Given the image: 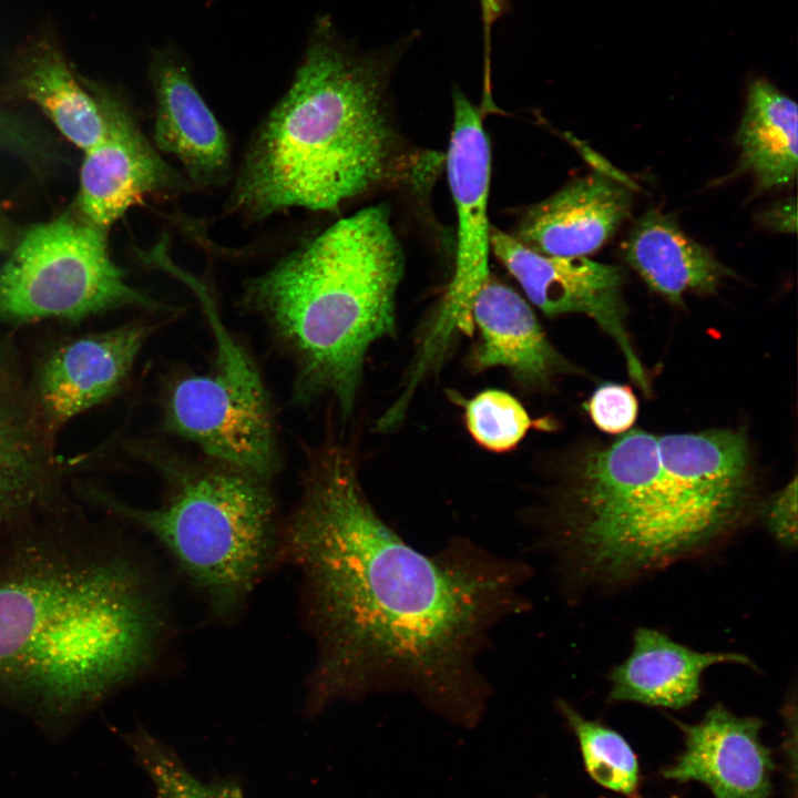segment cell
Wrapping results in <instances>:
<instances>
[{"label":"cell","instance_id":"obj_1","mask_svg":"<svg viewBox=\"0 0 798 798\" xmlns=\"http://www.w3.org/2000/svg\"><path fill=\"white\" fill-rule=\"evenodd\" d=\"M279 559L303 579L317 647L311 710L406 693L453 724L479 723L491 695L479 658L493 630L528 606L523 561L462 538L422 553L375 511L338 447L311 462Z\"/></svg>","mask_w":798,"mask_h":798},{"label":"cell","instance_id":"obj_2","mask_svg":"<svg viewBox=\"0 0 798 798\" xmlns=\"http://www.w3.org/2000/svg\"><path fill=\"white\" fill-rule=\"evenodd\" d=\"M165 621L144 561L71 502L0 533V700L80 715L151 669Z\"/></svg>","mask_w":798,"mask_h":798},{"label":"cell","instance_id":"obj_3","mask_svg":"<svg viewBox=\"0 0 798 798\" xmlns=\"http://www.w3.org/2000/svg\"><path fill=\"white\" fill-rule=\"evenodd\" d=\"M751 498L744 433L634 429L581 461L550 539L574 574L630 580L715 544L741 523Z\"/></svg>","mask_w":798,"mask_h":798},{"label":"cell","instance_id":"obj_4","mask_svg":"<svg viewBox=\"0 0 798 798\" xmlns=\"http://www.w3.org/2000/svg\"><path fill=\"white\" fill-rule=\"evenodd\" d=\"M400 45L361 52L317 20L294 80L258 126L225 213L249 221L289 208L331 212L388 180L399 137L387 103Z\"/></svg>","mask_w":798,"mask_h":798},{"label":"cell","instance_id":"obj_5","mask_svg":"<svg viewBox=\"0 0 798 798\" xmlns=\"http://www.w3.org/2000/svg\"><path fill=\"white\" fill-rule=\"evenodd\" d=\"M405 257L386 204L341 218L246 284L297 367L301 399L329 395L351 413L369 348L396 329Z\"/></svg>","mask_w":798,"mask_h":798},{"label":"cell","instance_id":"obj_6","mask_svg":"<svg viewBox=\"0 0 798 798\" xmlns=\"http://www.w3.org/2000/svg\"><path fill=\"white\" fill-rule=\"evenodd\" d=\"M166 493L156 508L132 507L96 487L80 495L150 534L218 617L234 615L279 559L280 528L267 480L214 462L164 467Z\"/></svg>","mask_w":798,"mask_h":798},{"label":"cell","instance_id":"obj_7","mask_svg":"<svg viewBox=\"0 0 798 798\" xmlns=\"http://www.w3.org/2000/svg\"><path fill=\"white\" fill-rule=\"evenodd\" d=\"M121 308L162 304L127 283L106 231L74 211L28 228L0 268V319L9 324L80 323Z\"/></svg>","mask_w":798,"mask_h":798},{"label":"cell","instance_id":"obj_8","mask_svg":"<svg viewBox=\"0 0 798 798\" xmlns=\"http://www.w3.org/2000/svg\"><path fill=\"white\" fill-rule=\"evenodd\" d=\"M212 328L213 370L175 380L164 428L198 446L214 462L268 480L278 464L269 399L256 365L231 335L204 284L194 288Z\"/></svg>","mask_w":798,"mask_h":798},{"label":"cell","instance_id":"obj_9","mask_svg":"<svg viewBox=\"0 0 798 798\" xmlns=\"http://www.w3.org/2000/svg\"><path fill=\"white\" fill-rule=\"evenodd\" d=\"M446 161L458 222L456 267L413 361L423 372L439 364L458 331L473 328L472 301L490 276V143L478 108L460 90L453 93V125Z\"/></svg>","mask_w":798,"mask_h":798},{"label":"cell","instance_id":"obj_10","mask_svg":"<svg viewBox=\"0 0 798 798\" xmlns=\"http://www.w3.org/2000/svg\"><path fill=\"white\" fill-rule=\"evenodd\" d=\"M490 246L531 304L551 317L583 314L592 318L620 347L633 381L645 395L651 391L626 330L622 267L584 256L544 255L494 227Z\"/></svg>","mask_w":798,"mask_h":798},{"label":"cell","instance_id":"obj_11","mask_svg":"<svg viewBox=\"0 0 798 798\" xmlns=\"http://www.w3.org/2000/svg\"><path fill=\"white\" fill-rule=\"evenodd\" d=\"M104 117L102 140L84 151L74 212L108 231L129 208L151 195H173L191 183L166 163L113 89L84 79Z\"/></svg>","mask_w":798,"mask_h":798},{"label":"cell","instance_id":"obj_12","mask_svg":"<svg viewBox=\"0 0 798 798\" xmlns=\"http://www.w3.org/2000/svg\"><path fill=\"white\" fill-rule=\"evenodd\" d=\"M54 437L29 376L0 344V533L68 499Z\"/></svg>","mask_w":798,"mask_h":798},{"label":"cell","instance_id":"obj_13","mask_svg":"<svg viewBox=\"0 0 798 798\" xmlns=\"http://www.w3.org/2000/svg\"><path fill=\"white\" fill-rule=\"evenodd\" d=\"M155 330L146 321L66 338L49 348L29 376L32 393L50 430L115 397Z\"/></svg>","mask_w":798,"mask_h":798},{"label":"cell","instance_id":"obj_14","mask_svg":"<svg viewBox=\"0 0 798 798\" xmlns=\"http://www.w3.org/2000/svg\"><path fill=\"white\" fill-rule=\"evenodd\" d=\"M684 749L662 776L697 781L715 798H770L774 760L760 738L763 722L716 704L695 724L675 720Z\"/></svg>","mask_w":798,"mask_h":798},{"label":"cell","instance_id":"obj_15","mask_svg":"<svg viewBox=\"0 0 798 798\" xmlns=\"http://www.w3.org/2000/svg\"><path fill=\"white\" fill-rule=\"evenodd\" d=\"M150 75L155 146L178 161L192 186L225 185L231 176L229 142L195 86L184 58L173 48L157 50Z\"/></svg>","mask_w":798,"mask_h":798},{"label":"cell","instance_id":"obj_16","mask_svg":"<svg viewBox=\"0 0 798 798\" xmlns=\"http://www.w3.org/2000/svg\"><path fill=\"white\" fill-rule=\"evenodd\" d=\"M631 207L627 187L605 174L593 173L531 206L514 237L544 255L586 257L616 233Z\"/></svg>","mask_w":798,"mask_h":798},{"label":"cell","instance_id":"obj_17","mask_svg":"<svg viewBox=\"0 0 798 798\" xmlns=\"http://www.w3.org/2000/svg\"><path fill=\"white\" fill-rule=\"evenodd\" d=\"M471 320L480 335L473 356L478 370L505 368L528 390L541 389L569 370L530 304L491 275L473 298Z\"/></svg>","mask_w":798,"mask_h":798},{"label":"cell","instance_id":"obj_18","mask_svg":"<svg viewBox=\"0 0 798 798\" xmlns=\"http://www.w3.org/2000/svg\"><path fill=\"white\" fill-rule=\"evenodd\" d=\"M727 663L753 666L744 654L695 651L658 630L638 627L631 653L608 675L610 699L684 708L699 697L704 672Z\"/></svg>","mask_w":798,"mask_h":798},{"label":"cell","instance_id":"obj_19","mask_svg":"<svg viewBox=\"0 0 798 798\" xmlns=\"http://www.w3.org/2000/svg\"><path fill=\"white\" fill-rule=\"evenodd\" d=\"M631 267L651 290L673 305L690 293L716 291L733 273L688 236L672 213L648 209L632 227L624 245Z\"/></svg>","mask_w":798,"mask_h":798},{"label":"cell","instance_id":"obj_20","mask_svg":"<svg viewBox=\"0 0 798 798\" xmlns=\"http://www.w3.org/2000/svg\"><path fill=\"white\" fill-rule=\"evenodd\" d=\"M13 85L76 147L86 151L102 140L105 131L102 108L84 80L71 69L52 34L35 37L21 51Z\"/></svg>","mask_w":798,"mask_h":798},{"label":"cell","instance_id":"obj_21","mask_svg":"<svg viewBox=\"0 0 798 798\" xmlns=\"http://www.w3.org/2000/svg\"><path fill=\"white\" fill-rule=\"evenodd\" d=\"M797 103L767 79L754 80L736 132L737 173L754 176L765 191L791 185L797 176Z\"/></svg>","mask_w":798,"mask_h":798},{"label":"cell","instance_id":"obj_22","mask_svg":"<svg viewBox=\"0 0 798 798\" xmlns=\"http://www.w3.org/2000/svg\"><path fill=\"white\" fill-rule=\"evenodd\" d=\"M556 708L575 735L585 769L602 787L635 797L640 768L635 753L614 729L582 716L567 702L559 699Z\"/></svg>","mask_w":798,"mask_h":798},{"label":"cell","instance_id":"obj_23","mask_svg":"<svg viewBox=\"0 0 798 798\" xmlns=\"http://www.w3.org/2000/svg\"><path fill=\"white\" fill-rule=\"evenodd\" d=\"M463 408L469 433L491 452L513 450L533 426L521 402L499 389L479 392L466 400Z\"/></svg>","mask_w":798,"mask_h":798},{"label":"cell","instance_id":"obj_24","mask_svg":"<svg viewBox=\"0 0 798 798\" xmlns=\"http://www.w3.org/2000/svg\"><path fill=\"white\" fill-rule=\"evenodd\" d=\"M129 743L160 798H243L234 782L207 784L197 779L167 747L144 730L131 735Z\"/></svg>","mask_w":798,"mask_h":798},{"label":"cell","instance_id":"obj_25","mask_svg":"<svg viewBox=\"0 0 798 798\" xmlns=\"http://www.w3.org/2000/svg\"><path fill=\"white\" fill-rule=\"evenodd\" d=\"M0 151L12 153L37 174L63 161L54 140L28 119L0 110Z\"/></svg>","mask_w":798,"mask_h":798},{"label":"cell","instance_id":"obj_26","mask_svg":"<svg viewBox=\"0 0 798 798\" xmlns=\"http://www.w3.org/2000/svg\"><path fill=\"white\" fill-rule=\"evenodd\" d=\"M586 409L600 430L617 434L633 426L637 418L638 403L627 386L608 382L596 388L586 403Z\"/></svg>","mask_w":798,"mask_h":798},{"label":"cell","instance_id":"obj_27","mask_svg":"<svg viewBox=\"0 0 798 798\" xmlns=\"http://www.w3.org/2000/svg\"><path fill=\"white\" fill-rule=\"evenodd\" d=\"M764 521L773 536L785 548L797 543V477L777 492L764 511Z\"/></svg>","mask_w":798,"mask_h":798},{"label":"cell","instance_id":"obj_28","mask_svg":"<svg viewBox=\"0 0 798 798\" xmlns=\"http://www.w3.org/2000/svg\"><path fill=\"white\" fill-rule=\"evenodd\" d=\"M796 216V201L795 198H787L766 211L763 223L777 232L795 233L797 228Z\"/></svg>","mask_w":798,"mask_h":798},{"label":"cell","instance_id":"obj_29","mask_svg":"<svg viewBox=\"0 0 798 798\" xmlns=\"http://www.w3.org/2000/svg\"><path fill=\"white\" fill-rule=\"evenodd\" d=\"M479 2L483 27L484 57L485 61L489 62L492 28L507 11L509 0H479Z\"/></svg>","mask_w":798,"mask_h":798},{"label":"cell","instance_id":"obj_30","mask_svg":"<svg viewBox=\"0 0 798 798\" xmlns=\"http://www.w3.org/2000/svg\"><path fill=\"white\" fill-rule=\"evenodd\" d=\"M18 237L13 223L0 209V252L11 250Z\"/></svg>","mask_w":798,"mask_h":798},{"label":"cell","instance_id":"obj_31","mask_svg":"<svg viewBox=\"0 0 798 798\" xmlns=\"http://www.w3.org/2000/svg\"><path fill=\"white\" fill-rule=\"evenodd\" d=\"M632 798H638V797H632Z\"/></svg>","mask_w":798,"mask_h":798}]
</instances>
